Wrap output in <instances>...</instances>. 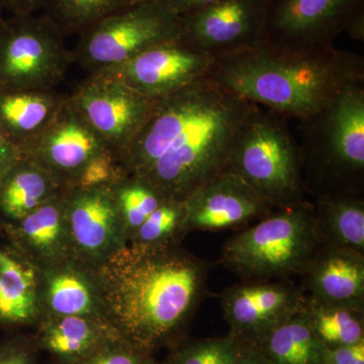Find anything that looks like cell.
Returning a JSON list of instances; mask_svg holds the SVG:
<instances>
[{"label":"cell","instance_id":"cell-1","mask_svg":"<svg viewBox=\"0 0 364 364\" xmlns=\"http://www.w3.org/2000/svg\"><path fill=\"white\" fill-rule=\"evenodd\" d=\"M256 107L207 76L155 100L117 160L124 173L147 181L165 200L183 202L226 171L237 136Z\"/></svg>","mask_w":364,"mask_h":364},{"label":"cell","instance_id":"cell-2","mask_svg":"<svg viewBox=\"0 0 364 364\" xmlns=\"http://www.w3.org/2000/svg\"><path fill=\"white\" fill-rule=\"evenodd\" d=\"M93 267L107 324L148 354L188 324L208 291V263L179 245L128 244Z\"/></svg>","mask_w":364,"mask_h":364},{"label":"cell","instance_id":"cell-3","mask_svg":"<svg viewBox=\"0 0 364 364\" xmlns=\"http://www.w3.org/2000/svg\"><path fill=\"white\" fill-rule=\"evenodd\" d=\"M208 77L254 105L301 122L326 109L349 83L364 79V59L333 44L293 49L261 43L215 57Z\"/></svg>","mask_w":364,"mask_h":364},{"label":"cell","instance_id":"cell-4","mask_svg":"<svg viewBox=\"0 0 364 364\" xmlns=\"http://www.w3.org/2000/svg\"><path fill=\"white\" fill-rule=\"evenodd\" d=\"M298 132L306 193L363 196L364 79L349 83L326 109L299 122Z\"/></svg>","mask_w":364,"mask_h":364},{"label":"cell","instance_id":"cell-5","mask_svg":"<svg viewBox=\"0 0 364 364\" xmlns=\"http://www.w3.org/2000/svg\"><path fill=\"white\" fill-rule=\"evenodd\" d=\"M321 245L313 203L305 200L228 239L221 262L244 282L289 279L303 274Z\"/></svg>","mask_w":364,"mask_h":364},{"label":"cell","instance_id":"cell-6","mask_svg":"<svg viewBox=\"0 0 364 364\" xmlns=\"http://www.w3.org/2000/svg\"><path fill=\"white\" fill-rule=\"evenodd\" d=\"M274 208L305 200L298 142L286 117L256 107L237 136L227 167Z\"/></svg>","mask_w":364,"mask_h":364},{"label":"cell","instance_id":"cell-7","mask_svg":"<svg viewBox=\"0 0 364 364\" xmlns=\"http://www.w3.org/2000/svg\"><path fill=\"white\" fill-rule=\"evenodd\" d=\"M179 37V14L159 0H136L79 33L72 58L88 74L95 73Z\"/></svg>","mask_w":364,"mask_h":364},{"label":"cell","instance_id":"cell-8","mask_svg":"<svg viewBox=\"0 0 364 364\" xmlns=\"http://www.w3.org/2000/svg\"><path fill=\"white\" fill-rule=\"evenodd\" d=\"M65 38L43 14L6 16L0 25V91L56 90L73 63Z\"/></svg>","mask_w":364,"mask_h":364},{"label":"cell","instance_id":"cell-9","mask_svg":"<svg viewBox=\"0 0 364 364\" xmlns=\"http://www.w3.org/2000/svg\"><path fill=\"white\" fill-rule=\"evenodd\" d=\"M67 97L117 157L145 123L155 102L116 79L100 74H88Z\"/></svg>","mask_w":364,"mask_h":364},{"label":"cell","instance_id":"cell-10","mask_svg":"<svg viewBox=\"0 0 364 364\" xmlns=\"http://www.w3.org/2000/svg\"><path fill=\"white\" fill-rule=\"evenodd\" d=\"M305 296L289 279L254 280L228 287L220 303L230 333L241 343L258 347L301 312Z\"/></svg>","mask_w":364,"mask_h":364},{"label":"cell","instance_id":"cell-11","mask_svg":"<svg viewBox=\"0 0 364 364\" xmlns=\"http://www.w3.org/2000/svg\"><path fill=\"white\" fill-rule=\"evenodd\" d=\"M215 62V56L176 39L151 47L121 65L91 74L116 79L157 100L207 77Z\"/></svg>","mask_w":364,"mask_h":364},{"label":"cell","instance_id":"cell-12","mask_svg":"<svg viewBox=\"0 0 364 364\" xmlns=\"http://www.w3.org/2000/svg\"><path fill=\"white\" fill-rule=\"evenodd\" d=\"M265 28V0H224L181 16L179 39L219 57L260 45Z\"/></svg>","mask_w":364,"mask_h":364},{"label":"cell","instance_id":"cell-13","mask_svg":"<svg viewBox=\"0 0 364 364\" xmlns=\"http://www.w3.org/2000/svg\"><path fill=\"white\" fill-rule=\"evenodd\" d=\"M264 44L280 48L332 45L364 0H265Z\"/></svg>","mask_w":364,"mask_h":364},{"label":"cell","instance_id":"cell-14","mask_svg":"<svg viewBox=\"0 0 364 364\" xmlns=\"http://www.w3.org/2000/svg\"><path fill=\"white\" fill-rule=\"evenodd\" d=\"M74 256L97 267L128 245L112 186L64 189Z\"/></svg>","mask_w":364,"mask_h":364},{"label":"cell","instance_id":"cell-15","mask_svg":"<svg viewBox=\"0 0 364 364\" xmlns=\"http://www.w3.org/2000/svg\"><path fill=\"white\" fill-rule=\"evenodd\" d=\"M105 151H111L100 140L68 97L58 114L39 138L23 151V156L38 163L64 189L70 188L85 165Z\"/></svg>","mask_w":364,"mask_h":364},{"label":"cell","instance_id":"cell-16","mask_svg":"<svg viewBox=\"0 0 364 364\" xmlns=\"http://www.w3.org/2000/svg\"><path fill=\"white\" fill-rule=\"evenodd\" d=\"M184 205L188 231L235 229L274 210L247 182L228 170L193 191Z\"/></svg>","mask_w":364,"mask_h":364},{"label":"cell","instance_id":"cell-17","mask_svg":"<svg viewBox=\"0 0 364 364\" xmlns=\"http://www.w3.org/2000/svg\"><path fill=\"white\" fill-rule=\"evenodd\" d=\"M37 269L42 317L78 316L107 322L95 267L73 257Z\"/></svg>","mask_w":364,"mask_h":364},{"label":"cell","instance_id":"cell-18","mask_svg":"<svg viewBox=\"0 0 364 364\" xmlns=\"http://www.w3.org/2000/svg\"><path fill=\"white\" fill-rule=\"evenodd\" d=\"M9 242L37 268L51 267L75 257L64 189L30 215L13 224H0Z\"/></svg>","mask_w":364,"mask_h":364},{"label":"cell","instance_id":"cell-19","mask_svg":"<svg viewBox=\"0 0 364 364\" xmlns=\"http://www.w3.org/2000/svg\"><path fill=\"white\" fill-rule=\"evenodd\" d=\"M301 277L306 296L364 311V254L321 245Z\"/></svg>","mask_w":364,"mask_h":364},{"label":"cell","instance_id":"cell-20","mask_svg":"<svg viewBox=\"0 0 364 364\" xmlns=\"http://www.w3.org/2000/svg\"><path fill=\"white\" fill-rule=\"evenodd\" d=\"M41 317L37 267L0 239V326L33 324Z\"/></svg>","mask_w":364,"mask_h":364},{"label":"cell","instance_id":"cell-21","mask_svg":"<svg viewBox=\"0 0 364 364\" xmlns=\"http://www.w3.org/2000/svg\"><path fill=\"white\" fill-rule=\"evenodd\" d=\"M66 98L57 90L0 91V132L23 154L49 126Z\"/></svg>","mask_w":364,"mask_h":364},{"label":"cell","instance_id":"cell-22","mask_svg":"<svg viewBox=\"0 0 364 364\" xmlns=\"http://www.w3.org/2000/svg\"><path fill=\"white\" fill-rule=\"evenodd\" d=\"M38 344L63 364H72L117 338L119 334L104 321L78 316H43Z\"/></svg>","mask_w":364,"mask_h":364},{"label":"cell","instance_id":"cell-23","mask_svg":"<svg viewBox=\"0 0 364 364\" xmlns=\"http://www.w3.org/2000/svg\"><path fill=\"white\" fill-rule=\"evenodd\" d=\"M58 181L23 156L0 182V224H13L63 191Z\"/></svg>","mask_w":364,"mask_h":364},{"label":"cell","instance_id":"cell-24","mask_svg":"<svg viewBox=\"0 0 364 364\" xmlns=\"http://www.w3.org/2000/svg\"><path fill=\"white\" fill-rule=\"evenodd\" d=\"M313 205L322 245L364 254L363 196H321Z\"/></svg>","mask_w":364,"mask_h":364},{"label":"cell","instance_id":"cell-25","mask_svg":"<svg viewBox=\"0 0 364 364\" xmlns=\"http://www.w3.org/2000/svg\"><path fill=\"white\" fill-rule=\"evenodd\" d=\"M257 348L268 364H324L327 351L301 311L275 329Z\"/></svg>","mask_w":364,"mask_h":364},{"label":"cell","instance_id":"cell-26","mask_svg":"<svg viewBox=\"0 0 364 364\" xmlns=\"http://www.w3.org/2000/svg\"><path fill=\"white\" fill-rule=\"evenodd\" d=\"M301 313L327 348L364 341V311L305 296Z\"/></svg>","mask_w":364,"mask_h":364},{"label":"cell","instance_id":"cell-27","mask_svg":"<svg viewBox=\"0 0 364 364\" xmlns=\"http://www.w3.org/2000/svg\"><path fill=\"white\" fill-rule=\"evenodd\" d=\"M136 0H47L42 14L65 37L79 35L105 16Z\"/></svg>","mask_w":364,"mask_h":364},{"label":"cell","instance_id":"cell-28","mask_svg":"<svg viewBox=\"0 0 364 364\" xmlns=\"http://www.w3.org/2000/svg\"><path fill=\"white\" fill-rule=\"evenodd\" d=\"M188 232L184 200H165L136 230L128 244L140 248L177 246Z\"/></svg>","mask_w":364,"mask_h":364},{"label":"cell","instance_id":"cell-29","mask_svg":"<svg viewBox=\"0 0 364 364\" xmlns=\"http://www.w3.org/2000/svg\"><path fill=\"white\" fill-rule=\"evenodd\" d=\"M112 188L128 241L149 215L166 200L147 181L129 174H124Z\"/></svg>","mask_w":364,"mask_h":364},{"label":"cell","instance_id":"cell-30","mask_svg":"<svg viewBox=\"0 0 364 364\" xmlns=\"http://www.w3.org/2000/svg\"><path fill=\"white\" fill-rule=\"evenodd\" d=\"M240 345L231 333L224 337L196 340L179 346L168 360L171 364H235Z\"/></svg>","mask_w":364,"mask_h":364},{"label":"cell","instance_id":"cell-31","mask_svg":"<svg viewBox=\"0 0 364 364\" xmlns=\"http://www.w3.org/2000/svg\"><path fill=\"white\" fill-rule=\"evenodd\" d=\"M124 174L117 155L112 151H105L85 165L70 188L85 189L112 186Z\"/></svg>","mask_w":364,"mask_h":364},{"label":"cell","instance_id":"cell-32","mask_svg":"<svg viewBox=\"0 0 364 364\" xmlns=\"http://www.w3.org/2000/svg\"><path fill=\"white\" fill-rule=\"evenodd\" d=\"M151 354L136 348L122 337L109 340L72 364H141Z\"/></svg>","mask_w":364,"mask_h":364},{"label":"cell","instance_id":"cell-33","mask_svg":"<svg viewBox=\"0 0 364 364\" xmlns=\"http://www.w3.org/2000/svg\"><path fill=\"white\" fill-rule=\"evenodd\" d=\"M0 364H36L33 345L21 338L0 344Z\"/></svg>","mask_w":364,"mask_h":364},{"label":"cell","instance_id":"cell-34","mask_svg":"<svg viewBox=\"0 0 364 364\" xmlns=\"http://www.w3.org/2000/svg\"><path fill=\"white\" fill-rule=\"evenodd\" d=\"M324 364H364V341L327 348Z\"/></svg>","mask_w":364,"mask_h":364},{"label":"cell","instance_id":"cell-35","mask_svg":"<svg viewBox=\"0 0 364 364\" xmlns=\"http://www.w3.org/2000/svg\"><path fill=\"white\" fill-rule=\"evenodd\" d=\"M21 157V151L0 132V182Z\"/></svg>","mask_w":364,"mask_h":364},{"label":"cell","instance_id":"cell-36","mask_svg":"<svg viewBox=\"0 0 364 364\" xmlns=\"http://www.w3.org/2000/svg\"><path fill=\"white\" fill-rule=\"evenodd\" d=\"M159 1L182 16L193 11H200L205 7L214 6L224 0H159Z\"/></svg>","mask_w":364,"mask_h":364},{"label":"cell","instance_id":"cell-37","mask_svg":"<svg viewBox=\"0 0 364 364\" xmlns=\"http://www.w3.org/2000/svg\"><path fill=\"white\" fill-rule=\"evenodd\" d=\"M9 14H39L47 0H1Z\"/></svg>","mask_w":364,"mask_h":364},{"label":"cell","instance_id":"cell-38","mask_svg":"<svg viewBox=\"0 0 364 364\" xmlns=\"http://www.w3.org/2000/svg\"><path fill=\"white\" fill-rule=\"evenodd\" d=\"M346 33L351 39L355 41H364V7L358 9L350 20L345 26L344 32Z\"/></svg>","mask_w":364,"mask_h":364},{"label":"cell","instance_id":"cell-39","mask_svg":"<svg viewBox=\"0 0 364 364\" xmlns=\"http://www.w3.org/2000/svg\"><path fill=\"white\" fill-rule=\"evenodd\" d=\"M235 364H268L257 347L241 343L238 358Z\"/></svg>","mask_w":364,"mask_h":364},{"label":"cell","instance_id":"cell-40","mask_svg":"<svg viewBox=\"0 0 364 364\" xmlns=\"http://www.w3.org/2000/svg\"><path fill=\"white\" fill-rule=\"evenodd\" d=\"M141 364H171L169 360L165 361V363H158V361L155 360L154 358L151 355H148L147 358L144 359L143 363Z\"/></svg>","mask_w":364,"mask_h":364},{"label":"cell","instance_id":"cell-41","mask_svg":"<svg viewBox=\"0 0 364 364\" xmlns=\"http://www.w3.org/2000/svg\"><path fill=\"white\" fill-rule=\"evenodd\" d=\"M6 14H7L6 9H4V4H2L1 0H0V25H1L4 18H6Z\"/></svg>","mask_w":364,"mask_h":364}]
</instances>
